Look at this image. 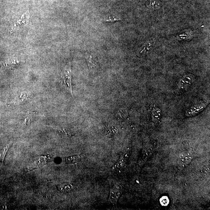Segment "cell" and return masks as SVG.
<instances>
[{"label":"cell","mask_w":210,"mask_h":210,"mask_svg":"<svg viewBox=\"0 0 210 210\" xmlns=\"http://www.w3.org/2000/svg\"><path fill=\"white\" fill-rule=\"evenodd\" d=\"M85 58L90 72H96L98 70L99 67V62L95 55L92 52H87Z\"/></svg>","instance_id":"1"},{"label":"cell","mask_w":210,"mask_h":210,"mask_svg":"<svg viewBox=\"0 0 210 210\" xmlns=\"http://www.w3.org/2000/svg\"><path fill=\"white\" fill-rule=\"evenodd\" d=\"M62 77L63 79H64V82L66 84L67 87L70 89L72 94V72L71 70L70 64H69V66H67L63 71Z\"/></svg>","instance_id":"2"},{"label":"cell","mask_w":210,"mask_h":210,"mask_svg":"<svg viewBox=\"0 0 210 210\" xmlns=\"http://www.w3.org/2000/svg\"><path fill=\"white\" fill-rule=\"evenodd\" d=\"M121 186L117 185L114 186L113 188L111 190V195H110V200L112 202L116 203L117 199H118L122 192Z\"/></svg>","instance_id":"3"},{"label":"cell","mask_w":210,"mask_h":210,"mask_svg":"<svg viewBox=\"0 0 210 210\" xmlns=\"http://www.w3.org/2000/svg\"><path fill=\"white\" fill-rule=\"evenodd\" d=\"M150 43H146L144 45L142 46L139 48L136 51V54L139 56H146L149 53L150 47Z\"/></svg>","instance_id":"4"},{"label":"cell","mask_w":210,"mask_h":210,"mask_svg":"<svg viewBox=\"0 0 210 210\" xmlns=\"http://www.w3.org/2000/svg\"><path fill=\"white\" fill-rule=\"evenodd\" d=\"M146 6L152 10H158L160 8L161 2L160 0H150L146 3Z\"/></svg>","instance_id":"5"},{"label":"cell","mask_w":210,"mask_h":210,"mask_svg":"<svg viewBox=\"0 0 210 210\" xmlns=\"http://www.w3.org/2000/svg\"><path fill=\"white\" fill-rule=\"evenodd\" d=\"M59 190L61 192L63 193H68L70 191L73 189V186L70 183L68 182H64L58 186Z\"/></svg>","instance_id":"6"},{"label":"cell","mask_w":210,"mask_h":210,"mask_svg":"<svg viewBox=\"0 0 210 210\" xmlns=\"http://www.w3.org/2000/svg\"><path fill=\"white\" fill-rule=\"evenodd\" d=\"M161 111L157 108L154 109L152 112V120L154 123H158L161 118Z\"/></svg>","instance_id":"7"},{"label":"cell","mask_w":210,"mask_h":210,"mask_svg":"<svg viewBox=\"0 0 210 210\" xmlns=\"http://www.w3.org/2000/svg\"><path fill=\"white\" fill-rule=\"evenodd\" d=\"M81 156L80 155H76L67 157L65 161L67 164H75L80 160Z\"/></svg>","instance_id":"8"},{"label":"cell","mask_w":210,"mask_h":210,"mask_svg":"<svg viewBox=\"0 0 210 210\" xmlns=\"http://www.w3.org/2000/svg\"><path fill=\"white\" fill-rule=\"evenodd\" d=\"M35 115V112L34 111L28 113L26 118L25 119L24 123H23L24 125L26 126L30 124L33 120L34 117Z\"/></svg>","instance_id":"9"},{"label":"cell","mask_w":210,"mask_h":210,"mask_svg":"<svg viewBox=\"0 0 210 210\" xmlns=\"http://www.w3.org/2000/svg\"><path fill=\"white\" fill-rule=\"evenodd\" d=\"M128 115L127 110L124 109H120L117 112L116 117L118 119H124L127 117Z\"/></svg>","instance_id":"10"},{"label":"cell","mask_w":210,"mask_h":210,"mask_svg":"<svg viewBox=\"0 0 210 210\" xmlns=\"http://www.w3.org/2000/svg\"><path fill=\"white\" fill-rule=\"evenodd\" d=\"M191 159L190 156L187 155V154H183L180 156L179 158V162L181 164H187L190 161Z\"/></svg>","instance_id":"11"},{"label":"cell","mask_w":210,"mask_h":210,"mask_svg":"<svg viewBox=\"0 0 210 210\" xmlns=\"http://www.w3.org/2000/svg\"><path fill=\"white\" fill-rule=\"evenodd\" d=\"M104 21L105 22L112 23V22H118V21H122V20L118 17H117L115 16H110L105 18Z\"/></svg>","instance_id":"12"},{"label":"cell","mask_w":210,"mask_h":210,"mask_svg":"<svg viewBox=\"0 0 210 210\" xmlns=\"http://www.w3.org/2000/svg\"><path fill=\"white\" fill-rule=\"evenodd\" d=\"M19 64V62L16 60H12L8 63L7 65L10 68H14L17 66Z\"/></svg>","instance_id":"13"},{"label":"cell","mask_w":210,"mask_h":210,"mask_svg":"<svg viewBox=\"0 0 210 210\" xmlns=\"http://www.w3.org/2000/svg\"><path fill=\"white\" fill-rule=\"evenodd\" d=\"M116 128L114 127H107V129H106V132L108 135H111L112 136V135H114V134H115V132H116Z\"/></svg>","instance_id":"14"},{"label":"cell","mask_w":210,"mask_h":210,"mask_svg":"<svg viewBox=\"0 0 210 210\" xmlns=\"http://www.w3.org/2000/svg\"><path fill=\"white\" fill-rule=\"evenodd\" d=\"M10 146H8L6 147V148H5V149L4 150L3 152L2 153V154L0 156V160H1V161H2V162H3L4 161V158L5 157V155H6V153H7L8 150Z\"/></svg>","instance_id":"15"}]
</instances>
